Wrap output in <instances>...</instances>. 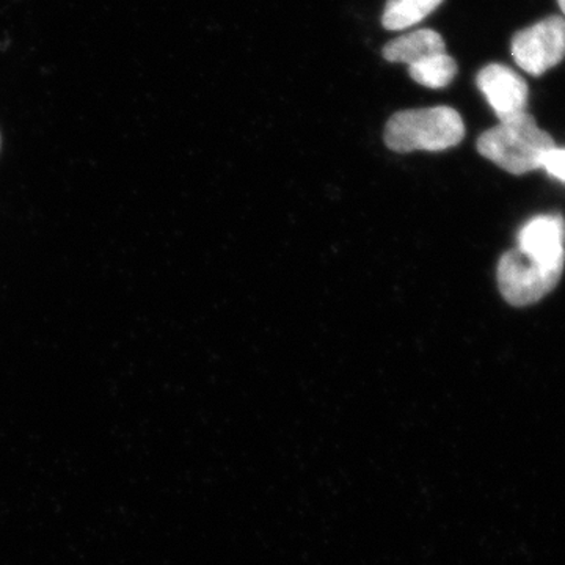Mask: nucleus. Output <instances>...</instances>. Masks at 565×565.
I'll return each mask as SVG.
<instances>
[{"label": "nucleus", "mask_w": 565, "mask_h": 565, "mask_svg": "<svg viewBox=\"0 0 565 565\" xmlns=\"http://www.w3.org/2000/svg\"><path fill=\"white\" fill-rule=\"evenodd\" d=\"M555 147L552 136L542 131L527 111L500 121L478 140V151L512 174L542 169L545 156Z\"/></svg>", "instance_id": "f257e3e1"}, {"label": "nucleus", "mask_w": 565, "mask_h": 565, "mask_svg": "<svg viewBox=\"0 0 565 565\" xmlns=\"http://www.w3.org/2000/svg\"><path fill=\"white\" fill-rule=\"evenodd\" d=\"M463 136L462 117L446 106L397 111L384 134L386 147L396 152L444 151L459 145Z\"/></svg>", "instance_id": "f03ea898"}, {"label": "nucleus", "mask_w": 565, "mask_h": 565, "mask_svg": "<svg viewBox=\"0 0 565 565\" xmlns=\"http://www.w3.org/2000/svg\"><path fill=\"white\" fill-rule=\"evenodd\" d=\"M512 57L525 73L542 76L565 58V18L550 17L516 32Z\"/></svg>", "instance_id": "7ed1b4c3"}, {"label": "nucleus", "mask_w": 565, "mask_h": 565, "mask_svg": "<svg viewBox=\"0 0 565 565\" xmlns=\"http://www.w3.org/2000/svg\"><path fill=\"white\" fill-rule=\"evenodd\" d=\"M561 275L527 259L519 248L504 253L498 264V286L509 303L515 307L539 302L552 292Z\"/></svg>", "instance_id": "20e7f679"}, {"label": "nucleus", "mask_w": 565, "mask_h": 565, "mask_svg": "<svg viewBox=\"0 0 565 565\" xmlns=\"http://www.w3.org/2000/svg\"><path fill=\"white\" fill-rule=\"evenodd\" d=\"M519 250L537 266L563 274L565 266V221L561 215H539L519 233Z\"/></svg>", "instance_id": "39448f33"}, {"label": "nucleus", "mask_w": 565, "mask_h": 565, "mask_svg": "<svg viewBox=\"0 0 565 565\" xmlns=\"http://www.w3.org/2000/svg\"><path fill=\"white\" fill-rule=\"evenodd\" d=\"M476 84L500 121L526 111L530 88L526 81L509 66L490 63L479 71Z\"/></svg>", "instance_id": "423d86ee"}, {"label": "nucleus", "mask_w": 565, "mask_h": 565, "mask_svg": "<svg viewBox=\"0 0 565 565\" xmlns=\"http://www.w3.org/2000/svg\"><path fill=\"white\" fill-rule=\"evenodd\" d=\"M441 52H446V46L440 33L430 29H419L386 43L382 54L385 61L405 63L408 66Z\"/></svg>", "instance_id": "0eeeda50"}, {"label": "nucleus", "mask_w": 565, "mask_h": 565, "mask_svg": "<svg viewBox=\"0 0 565 565\" xmlns=\"http://www.w3.org/2000/svg\"><path fill=\"white\" fill-rule=\"evenodd\" d=\"M444 0H386L382 24L386 31H405L426 20Z\"/></svg>", "instance_id": "6e6552de"}, {"label": "nucleus", "mask_w": 565, "mask_h": 565, "mask_svg": "<svg viewBox=\"0 0 565 565\" xmlns=\"http://www.w3.org/2000/svg\"><path fill=\"white\" fill-rule=\"evenodd\" d=\"M408 74L416 84L437 90L448 87L455 81L457 63L451 55L441 52L408 65Z\"/></svg>", "instance_id": "1a4fd4ad"}, {"label": "nucleus", "mask_w": 565, "mask_h": 565, "mask_svg": "<svg viewBox=\"0 0 565 565\" xmlns=\"http://www.w3.org/2000/svg\"><path fill=\"white\" fill-rule=\"evenodd\" d=\"M542 169L545 172L552 174L556 180L565 182V150L564 148H553L545 156L544 162H542Z\"/></svg>", "instance_id": "9d476101"}, {"label": "nucleus", "mask_w": 565, "mask_h": 565, "mask_svg": "<svg viewBox=\"0 0 565 565\" xmlns=\"http://www.w3.org/2000/svg\"><path fill=\"white\" fill-rule=\"evenodd\" d=\"M557 6H559L561 11H563V17L565 18V0H557Z\"/></svg>", "instance_id": "9b49d317"}, {"label": "nucleus", "mask_w": 565, "mask_h": 565, "mask_svg": "<svg viewBox=\"0 0 565 565\" xmlns=\"http://www.w3.org/2000/svg\"><path fill=\"white\" fill-rule=\"evenodd\" d=\"M0 148H2V136H0Z\"/></svg>", "instance_id": "f8f14e48"}]
</instances>
